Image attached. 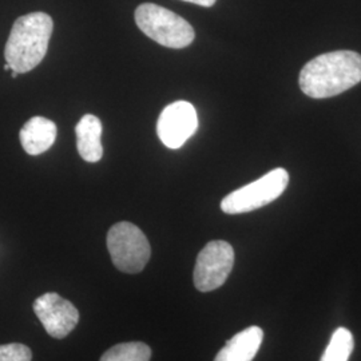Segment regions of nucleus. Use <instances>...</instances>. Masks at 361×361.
Instances as JSON below:
<instances>
[{"label": "nucleus", "instance_id": "nucleus-1", "mask_svg": "<svg viewBox=\"0 0 361 361\" xmlns=\"http://www.w3.org/2000/svg\"><path fill=\"white\" fill-rule=\"evenodd\" d=\"M361 82V55L350 50L316 56L300 73V89L314 99L332 98Z\"/></svg>", "mask_w": 361, "mask_h": 361}, {"label": "nucleus", "instance_id": "nucleus-2", "mask_svg": "<svg viewBox=\"0 0 361 361\" xmlns=\"http://www.w3.org/2000/svg\"><path fill=\"white\" fill-rule=\"evenodd\" d=\"M52 28L54 22L47 13H31L18 18L6 43V63L18 74L34 70L47 54Z\"/></svg>", "mask_w": 361, "mask_h": 361}, {"label": "nucleus", "instance_id": "nucleus-3", "mask_svg": "<svg viewBox=\"0 0 361 361\" xmlns=\"http://www.w3.org/2000/svg\"><path fill=\"white\" fill-rule=\"evenodd\" d=\"M135 23L145 35L169 49H185L195 37L193 27L182 16L153 3L138 6Z\"/></svg>", "mask_w": 361, "mask_h": 361}, {"label": "nucleus", "instance_id": "nucleus-4", "mask_svg": "<svg viewBox=\"0 0 361 361\" xmlns=\"http://www.w3.org/2000/svg\"><path fill=\"white\" fill-rule=\"evenodd\" d=\"M107 249L116 269L135 274L147 265L152 247L145 233L131 222H118L107 233Z\"/></svg>", "mask_w": 361, "mask_h": 361}, {"label": "nucleus", "instance_id": "nucleus-5", "mask_svg": "<svg viewBox=\"0 0 361 361\" xmlns=\"http://www.w3.org/2000/svg\"><path fill=\"white\" fill-rule=\"evenodd\" d=\"M288 183L289 173L283 168L274 169L257 180L228 194L221 202V209L226 214H243L257 210L276 201L284 193Z\"/></svg>", "mask_w": 361, "mask_h": 361}, {"label": "nucleus", "instance_id": "nucleus-6", "mask_svg": "<svg viewBox=\"0 0 361 361\" xmlns=\"http://www.w3.org/2000/svg\"><path fill=\"white\" fill-rule=\"evenodd\" d=\"M234 265V250L226 241H210L200 252L194 268V285L200 292H212L225 284Z\"/></svg>", "mask_w": 361, "mask_h": 361}, {"label": "nucleus", "instance_id": "nucleus-7", "mask_svg": "<svg viewBox=\"0 0 361 361\" xmlns=\"http://www.w3.org/2000/svg\"><path fill=\"white\" fill-rule=\"evenodd\" d=\"M198 129V116L190 102L177 101L166 106L157 123V134L169 149H180Z\"/></svg>", "mask_w": 361, "mask_h": 361}, {"label": "nucleus", "instance_id": "nucleus-8", "mask_svg": "<svg viewBox=\"0 0 361 361\" xmlns=\"http://www.w3.org/2000/svg\"><path fill=\"white\" fill-rule=\"evenodd\" d=\"M32 308L46 332L58 340L70 335L79 323L75 305L54 292L38 297Z\"/></svg>", "mask_w": 361, "mask_h": 361}, {"label": "nucleus", "instance_id": "nucleus-9", "mask_svg": "<svg viewBox=\"0 0 361 361\" xmlns=\"http://www.w3.org/2000/svg\"><path fill=\"white\" fill-rule=\"evenodd\" d=\"M56 125L43 116H34L20 130L19 138L27 154L39 155L49 149L56 140Z\"/></svg>", "mask_w": 361, "mask_h": 361}, {"label": "nucleus", "instance_id": "nucleus-10", "mask_svg": "<svg viewBox=\"0 0 361 361\" xmlns=\"http://www.w3.org/2000/svg\"><path fill=\"white\" fill-rule=\"evenodd\" d=\"M264 340V331L259 326H249L233 336L219 350L214 361H252Z\"/></svg>", "mask_w": 361, "mask_h": 361}, {"label": "nucleus", "instance_id": "nucleus-11", "mask_svg": "<svg viewBox=\"0 0 361 361\" xmlns=\"http://www.w3.org/2000/svg\"><path fill=\"white\" fill-rule=\"evenodd\" d=\"M102 122L92 114H86L78 122L75 128L78 153L86 162L95 164L102 159Z\"/></svg>", "mask_w": 361, "mask_h": 361}, {"label": "nucleus", "instance_id": "nucleus-12", "mask_svg": "<svg viewBox=\"0 0 361 361\" xmlns=\"http://www.w3.org/2000/svg\"><path fill=\"white\" fill-rule=\"evenodd\" d=\"M355 347L353 335L347 328H337L320 361H348Z\"/></svg>", "mask_w": 361, "mask_h": 361}, {"label": "nucleus", "instance_id": "nucleus-13", "mask_svg": "<svg viewBox=\"0 0 361 361\" xmlns=\"http://www.w3.org/2000/svg\"><path fill=\"white\" fill-rule=\"evenodd\" d=\"M152 349L141 341L116 344L106 350L101 361H150Z\"/></svg>", "mask_w": 361, "mask_h": 361}, {"label": "nucleus", "instance_id": "nucleus-14", "mask_svg": "<svg viewBox=\"0 0 361 361\" xmlns=\"http://www.w3.org/2000/svg\"><path fill=\"white\" fill-rule=\"evenodd\" d=\"M32 352L25 344L11 343L0 345V361H31Z\"/></svg>", "mask_w": 361, "mask_h": 361}, {"label": "nucleus", "instance_id": "nucleus-15", "mask_svg": "<svg viewBox=\"0 0 361 361\" xmlns=\"http://www.w3.org/2000/svg\"><path fill=\"white\" fill-rule=\"evenodd\" d=\"M182 1H188V3H193L197 6H202V7H212L214 6V3L217 0H182Z\"/></svg>", "mask_w": 361, "mask_h": 361}, {"label": "nucleus", "instance_id": "nucleus-16", "mask_svg": "<svg viewBox=\"0 0 361 361\" xmlns=\"http://www.w3.org/2000/svg\"><path fill=\"white\" fill-rule=\"evenodd\" d=\"M18 75H19V74H18L16 71H13V70H11V77L16 78L18 77Z\"/></svg>", "mask_w": 361, "mask_h": 361}, {"label": "nucleus", "instance_id": "nucleus-17", "mask_svg": "<svg viewBox=\"0 0 361 361\" xmlns=\"http://www.w3.org/2000/svg\"><path fill=\"white\" fill-rule=\"evenodd\" d=\"M4 70H6V71H11V67H10V65H7V63H6V66H4Z\"/></svg>", "mask_w": 361, "mask_h": 361}]
</instances>
